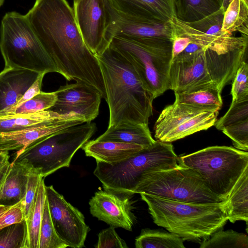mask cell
<instances>
[{
  "label": "cell",
  "instance_id": "277c9868",
  "mask_svg": "<svg viewBox=\"0 0 248 248\" xmlns=\"http://www.w3.org/2000/svg\"><path fill=\"white\" fill-rule=\"evenodd\" d=\"M179 164V157L172 144L156 140L152 146L116 163L96 161L93 174L104 189L132 196L145 173L175 168Z\"/></svg>",
  "mask_w": 248,
  "mask_h": 248
},
{
  "label": "cell",
  "instance_id": "8d00e7d4",
  "mask_svg": "<svg viewBox=\"0 0 248 248\" xmlns=\"http://www.w3.org/2000/svg\"><path fill=\"white\" fill-rule=\"evenodd\" d=\"M248 64L241 62L232 79L231 94L232 101L248 99Z\"/></svg>",
  "mask_w": 248,
  "mask_h": 248
},
{
  "label": "cell",
  "instance_id": "ee69618b",
  "mask_svg": "<svg viewBox=\"0 0 248 248\" xmlns=\"http://www.w3.org/2000/svg\"><path fill=\"white\" fill-rule=\"evenodd\" d=\"M4 0H0V7H1L3 3H4Z\"/></svg>",
  "mask_w": 248,
  "mask_h": 248
},
{
  "label": "cell",
  "instance_id": "e575fe53",
  "mask_svg": "<svg viewBox=\"0 0 248 248\" xmlns=\"http://www.w3.org/2000/svg\"><path fill=\"white\" fill-rule=\"evenodd\" d=\"M246 119H248V99L232 101L228 111L217 120L214 125L221 131L226 127Z\"/></svg>",
  "mask_w": 248,
  "mask_h": 248
},
{
  "label": "cell",
  "instance_id": "d590c367",
  "mask_svg": "<svg viewBox=\"0 0 248 248\" xmlns=\"http://www.w3.org/2000/svg\"><path fill=\"white\" fill-rule=\"evenodd\" d=\"M221 131L232 140L235 148L248 152V119L226 127Z\"/></svg>",
  "mask_w": 248,
  "mask_h": 248
},
{
  "label": "cell",
  "instance_id": "484cf974",
  "mask_svg": "<svg viewBox=\"0 0 248 248\" xmlns=\"http://www.w3.org/2000/svg\"><path fill=\"white\" fill-rule=\"evenodd\" d=\"M228 220L248 221V168L242 174L226 200Z\"/></svg>",
  "mask_w": 248,
  "mask_h": 248
},
{
  "label": "cell",
  "instance_id": "8992f818",
  "mask_svg": "<svg viewBox=\"0 0 248 248\" xmlns=\"http://www.w3.org/2000/svg\"><path fill=\"white\" fill-rule=\"evenodd\" d=\"M179 163L197 172L212 193L226 201L248 168V153L231 146H210L179 157Z\"/></svg>",
  "mask_w": 248,
  "mask_h": 248
},
{
  "label": "cell",
  "instance_id": "4fadbf2b",
  "mask_svg": "<svg viewBox=\"0 0 248 248\" xmlns=\"http://www.w3.org/2000/svg\"><path fill=\"white\" fill-rule=\"evenodd\" d=\"M45 190L50 215L58 236L67 247H83L90 230L84 215L52 186L45 185Z\"/></svg>",
  "mask_w": 248,
  "mask_h": 248
},
{
  "label": "cell",
  "instance_id": "52a82bcc",
  "mask_svg": "<svg viewBox=\"0 0 248 248\" xmlns=\"http://www.w3.org/2000/svg\"><path fill=\"white\" fill-rule=\"evenodd\" d=\"M131 63L154 98L169 89L172 42L163 38L139 41L114 36L110 45Z\"/></svg>",
  "mask_w": 248,
  "mask_h": 248
},
{
  "label": "cell",
  "instance_id": "e0dca14e",
  "mask_svg": "<svg viewBox=\"0 0 248 248\" xmlns=\"http://www.w3.org/2000/svg\"><path fill=\"white\" fill-rule=\"evenodd\" d=\"M131 196L100 189L89 201L90 213L110 226L131 231L135 217Z\"/></svg>",
  "mask_w": 248,
  "mask_h": 248
},
{
  "label": "cell",
  "instance_id": "ab89813d",
  "mask_svg": "<svg viewBox=\"0 0 248 248\" xmlns=\"http://www.w3.org/2000/svg\"><path fill=\"white\" fill-rule=\"evenodd\" d=\"M115 227L110 226L102 230L98 234V241L94 247L96 248H127L124 240L116 232Z\"/></svg>",
  "mask_w": 248,
  "mask_h": 248
},
{
  "label": "cell",
  "instance_id": "6da1fadb",
  "mask_svg": "<svg viewBox=\"0 0 248 248\" xmlns=\"http://www.w3.org/2000/svg\"><path fill=\"white\" fill-rule=\"evenodd\" d=\"M25 16L58 73L68 81L89 84L105 99L99 62L85 44L67 1L35 0Z\"/></svg>",
  "mask_w": 248,
  "mask_h": 248
},
{
  "label": "cell",
  "instance_id": "f1b7e54d",
  "mask_svg": "<svg viewBox=\"0 0 248 248\" xmlns=\"http://www.w3.org/2000/svg\"><path fill=\"white\" fill-rule=\"evenodd\" d=\"M248 0H232L225 10L221 29L231 34L239 31L248 35Z\"/></svg>",
  "mask_w": 248,
  "mask_h": 248
},
{
  "label": "cell",
  "instance_id": "7c38bea8",
  "mask_svg": "<svg viewBox=\"0 0 248 248\" xmlns=\"http://www.w3.org/2000/svg\"><path fill=\"white\" fill-rule=\"evenodd\" d=\"M73 12L83 39L90 50L99 55L109 47L108 31L111 20L110 0H74Z\"/></svg>",
  "mask_w": 248,
  "mask_h": 248
},
{
  "label": "cell",
  "instance_id": "cb8c5ba5",
  "mask_svg": "<svg viewBox=\"0 0 248 248\" xmlns=\"http://www.w3.org/2000/svg\"><path fill=\"white\" fill-rule=\"evenodd\" d=\"M71 119H81L85 123L80 116L73 114L62 115L47 109L24 115L0 117V132L21 130Z\"/></svg>",
  "mask_w": 248,
  "mask_h": 248
},
{
  "label": "cell",
  "instance_id": "5b68a950",
  "mask_svg": "<svg viewBox=\"0 0 248 248\" xmlns=\"http://www.w3.org/2000/svg\"><path fill=\"white\" fill-rule=\"evenodd\" d=\"M0 50L4 67L58 73L25 15L10 12L3 16L0 27Z\"/></svg>",
  "mask_w": 248,
  "mask_h": 248
},
{
  "label": "cell",
  "instance_id": "44dd1931",
  "mask_svg": "<svg viewBox=\"0 0 248 248\" xmlns=\"http://www.w3.org/2000/svg\"><path fill=\"white\" fill-rule=\"evenodd\" d=\"M119 13L169 21L176 17L173 0H110Z\"/></svg>",
  "mask_w": 248,
  "mask_h": 248
},
{
  "label": "cell",
  "instance_id": "9c48e42d",
  "mask_svg": "<svg viewBox=\"0 0 248 248\" xmlns=\"http://www.w3.org/2000/svg\"><path fill=\"white\" fill-rule=\"evenodd\" d=\"M134 193H144L187 202L225 201L208 189L197 172L180 163L175 168L145 173Z\"/></svg>",
  "mask_w": 248,
  "mask_h": 248
},
{
  "label": "cell",
  "instance_id": "f35d334b",
  "mask_svg": "<svg viewBox=\"0 0 248 248\" xmlns=\"http://www.w3.org/2000/svg\"><path fill=\"white\" fill-rule=\"evenodd\" d=\"M24 220L22 201L13 205L0 204V230Z\"/></svg>",
  "mask_w": 248,
  "mask_h": 248
},
{
  "label": "cell",
  "instance_id": "60d3db41",
  "mask_svg": "<svg viewBox=\"0 0 248 248\" xmlns=\"http://www.w3.org/2000/svg\"><path fill=\"white\" fill-rule=\"evenodd\" d=\"M171 41L172 42V59L183 51L190 42V39L186 36H173L171 38Z\"/></svg>",
  "mask_w": 248,
  "mask_h": 248
},
{
  "label": "cell",
  "instance_id": "d6986e66",
  "mask_svg": "<svg viewBox=\"0 0 248 248\" xmlns=\"http://www.w3.org/2000/svg\"><path fill=\"white\" fill-rule=\"evenodd\" d=\"M31 167L25 159L16 160L0 171V204L13 205L24 199Z\"/></svg>",
  "mask_w": 248,
  "mask_h": 248
},
{
  "label": "cell",
  "instance_id": "83f0119b",
  "mask_svg": "<svg viewBox=\"0 0 248 248\" xmlns=\"http://www.w3.org/2000/svg\"><path fill=\"white\" fill-rule=\"evenodd\" d=\"M176 17L185 22L198 20L220 7L214 0H173Z\"/></svg>",
  "mask_w": 248,
  "mask_h": 248
},
{
  "label": "cell",
  "instance_id": "7402d4cb",
  "mask_svg": "<svg viewBox=\"0 0 248 248\" xmlns=\"http://www.w3.org/2000/svg\"><path fill=\"white\" fill-rule=\"evenodd\" d=\"M86 156L96 161L112 164L124 160L143 148L141 146L112 141L89 140L82 147Z\"/></svg>",
  "mask_w": 248,
  "mask_h": 248
},
{
  "label": "cell",
  "instance_id": "1f68e13d",
  "mask_svg": "<svg viewBox=\"0 0 248 248\" xmlns=\"http://www.w3.org/2000/svg\"><path fill=\"white\" fill-rule=\"evenodd\" d=\"M201 248H248V237L244 233L220 229L200 243Z\"/></svg>",
  "mask_w": 248,
  "mask_h": 248
},
{
  "label": "cell",
  "instance_id": "74e56055",
  "mask_svg": "<svg viewBox=\"0 0 248 248\" xmlns=\"http://www.w3.org/2000/svg\"><path fill=\"white\" fill-rule=\"evenodd\" d=\"M43 178L41 170L32 167L28 175L25 195L22 200L25 220L34 202L39 182Z\"/></svg>",
  "mask_w": 248,
  "mask_h": 248
},
{
  "label": "cell",
  "instance_id": "4316f807",
  "mask_svg": "<svg viewBox=\"0 0 248 248\" xmlns=\"http://www.w3.org/2000/svg\"><path fill=\"white\" fill-rule=\"evenodd\" d=\"M221 92L215 86L174 93L175 101L200 108L219 110L223 104Z\"/></svg>",
  "mask_w": 248,
  "mask_h": 248
},
{
  "label": "cell",
  "instance_id": "f546056e",
  "mask_svg": "<svg viewBox=\"0 0 248 248\" xmlns=\"http://www.w3.org/2000/svg\"><path fill=\"white\" fill-rule=\"evenodd\" d=\"M136 248H185L177 235L158 230L144 229L135 239Z\"/></svg>",
  "mask_w": 248,
  "mask_h": 248
},
{
  "label": "cell",
  "instance_id": "30bf717a",
  "mask_svg": "<svg viewBox=\"0 0 248 248\" xmlns=\"http://www.w3.org/2000/svg\"><path fill=\"white\" fill-rule=\"evenodd\" d=\"M225 70L215 50L208 47L190 55L172 59L169 72V89L174 93L211 86L222 90L226 84Z\"/></svg>",
  "mask_w": 248,
  "mask_h": 248
},
{
  "label": "cell",
  "instance_id": "ba28073f",
  "mask_svg": "<svg viewBox=\"0 0 248 248\" xmlns=\"http://www.w3.org/2000/svg\"><path fill=\"white\" fill-rule=\"evenodd\" d=\"M96 130V124L91 122L67 128L16 153L12 162L26 160L33 168L41 170L44 178L60 169L68 167L75 153Z\"/></svg>",
  "mask_w": 248,
  "mask_h": 248
},
{
  "label": "cell",
  "instance_id": "8fae6325",
  "mask_svg": "<svg viewBox=\"0 0 248 248\" xmlns=\"http://www.w3.org/2000/svg\"><path fill=\"white\" fill-rule=\"evenodd\" d=\"M218 110L174 101L161 111L155 125L156 140L171 143L214 125Z\"/></svg>",
  "mask_w": 248,
  "mask_h": 248
},
{
  "label": "cell",
  "instance_id": "2e32d148",
  "mask_svg": "<svg viewBox=\"0 0 248 248\" xmlns=\"http://www.w3.org/2000/svg\"><path fill=\"white\" fill-rule=\"evenodd\" d=\"M171 32L170 21L125 16L118 12L113 6L112 7L111 20L108 31V37L110 42L114 36L134 41L150 38L170 40Z\"/></svg>",
  "mask_w": 248,
  "mask_h": 248
},
{
  "label": "cell",
  "instance_id": "4dcf8cb0",
  "mask_svg": "<svg viewBox=\"0 0 248 248\" xmlns=\"http://www.w3.org/2000/svg\"><path fill=\"white\" fill-rule=\"evenodd\" d=\"M56 99L55 92L46 93L41 91L20 105L1 111L0 117L24 115L47 110L55 104Z\"/></svg>",
  "mask_w": 248,
  "mask_h": 248
},
{
  "label": "cell",
  "instance_id": "d6a6232c",
  "mask_svg": "<svg viewBox=\"0 0 248 248\" xmlns=\"http://www.w3.org/2000/svg\"><path fill=\"white\" fill-rule=\"evenodd\" d=\"M67 246L58 236L53 224L46 198L41 223L38 248H65Z\"/></svg>",
  "mask_w": 248,
  "mask_h": 248
},
{
  "label": "cell",
  "instance_id": "7a4b0ae2",
  "mask_svg": "<svg viewBox=\"0 0 248 248\" xmlns=\"http://www.w3.org/2000/svg\"><path fill=\"white\" fill-rule=\"evenodd\" d=\"M95 57L101 68L109 109L108 127L127 123L148 124L155 98L131 63L110 46Z\"/></svg>",
  "mask_w": 248,
  "mask_h": 248
},
{
  "label": "cell",
  "instance_id": "603a6c76",
  "mask_svg": "<svg viewBox=\"0 0 248 248\" xmlns=\"http://www.w3.org/2000/svg\"><path fill=\"white\" fill-rule=\"evenodd\" d=\"M96 140L136 144L144 148L152 146L156 141L152 136L148 124L132 123L108 127Z\"/></svg>",
  "mask_w": 248,
  "mask_h": 248
},
{
  "label": "cell",
  "instance_id": "9a60e30c",
  "mask_svg": "<svg viewBox=\"0 0 248 248\" xmlns=\"http://www.w3.org/2000/svg\"><path fill=\"white\" fill-rule=\"evenodd\" d=\"M224 12L225 10L220 7L214 13L192 22L183 21L173 17L170 20L171 38L186 36L191 41L203 46L232 42L238 37L233 36L232 34L221 29Z\"/></svg>",
  "mask_w": 248,
  "mask_h": 248
},
{
  "label": "cell",
  "instance_id": "5bb4252c",
  "mask_svg": "<svg viewBox=\"0 0 248 248\" xmlns=\"http://www.w3.org/2000/svg\"><path fill=\"white\" fill-rule=\"evenodd\" d=\"M55 104L47 110L62 115H77L85 122H91L98 115L101 94L82 81L61 86L55 91Z\"/></svg>",
  "mask_w": 248,
  "mask_h": 248
},
{
  "label": "cell",
  "instance_id": "7bdbcfd3",
  "mask_svg": "<svg viewBox=\"0 0 248 248\" xmlns=\"http://www.w3.org/2000/svg\"><path fill=\"white\" fill-rule=\"evenodd\" d=\"M232 0H222L221 7L225 10Z\"/></svg>",
  "mask_w": 248,
  "mask_h": 248
},
{
  "label": "cell",
  "instance_id": "ffe728a7",
  "mask_svg": "<svg viewBox=\"0 0 248 248\" xmlns=\"http://www.w3.org/2000/svg\"><path fill=\"white\" fill-rule=\"evenodd\" d=\"M40 73L4 67L0 72V112L14 107Z\"/></svg>",
  "mask_w": 248,
  "mask_h": 248
},
{
  "label": "cell",
  "instance_id": "ac0fdd59",
  "mask_svg": "<svg viewBox=\"0 0 248 248\" xmlns=\"http://www.w3.org/2000/svg\"><path fill=\"white\" fill-rule=\"evenodd\" d=\"M84 123L81 119H66L21 130L0 132V152L16 151L19 153L43 138Z\"/></svg>",
  "mask_w": 248,
  "mask_h": 248
},
{
  "label": "cell",
  "instance_id": "b9f144b4",
  "mask_svg": "<svg viewBox=\"0 0 248 248\" xmlns=\"http://www.w3.org/2000/svg\"><path fill=\"white\" fill-rule=\"evenodd\" d=\"M9 158L8 152H0V171L10 162Z\"/></svg>",
  "mask_w": 248,
  "mask_h": 248
},
{
  "label": "cell",
  "instance_id": "d4e9b609",
  "mask_svg": "<svg viewBox=\"0 0 248 248\" xmlns=\"http://www.w3.org/2000/svg\"><path fill=\"white\" fill-rule=\"evenodd\" d=\"M46 198L44 178L40 180L37 191L25 218L26 232L23 248H38L39 233Z\"/></svg>",
  "mask_w": 248,
  "mask_h": 248
},
{
  "label": "cell",
  "instance_id": "3957f363",
  "mask_svg": "<svg viewBox=\"0 0 248 248\" xmlns=\"http://www.w3.org/2000/svg\"><path fill=\"white\" fill-rule=\"evenodd\" d=\"M154 222L184 241L199 244L228 221L226 201L215 203L178 202L140 194Z\"/></svg>",
  "mask_w": 248,
  "mask_h": 248
},
{
  "label": "cell",
  "instance_id": "836d02e7",
  "mask_svg": "<svg viewBox=\"0 0 248 248\" xmlns=\"http://www.w3.org/2000/svg\"><path fill=\"white\" fill-rule=\"evenodd\" d=\"M26 232L25 221L0 230V248H23Z\"/></svg>",
  "mask_w": 248,
  "mask_h": 248
}]
</instances>
